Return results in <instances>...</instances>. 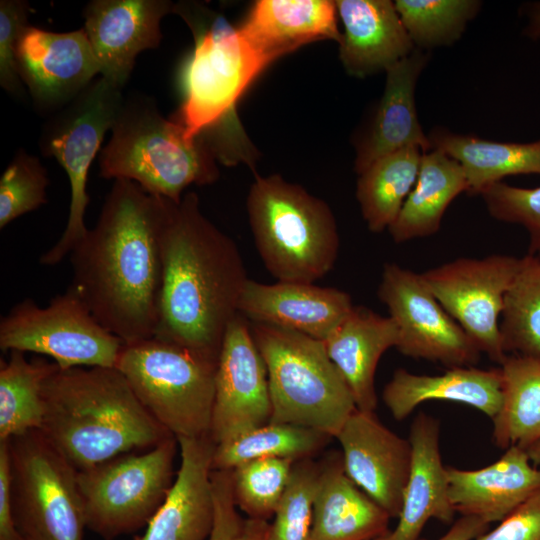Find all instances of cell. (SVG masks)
<instances>
[{
	"label": "cell",
	"instance_id": "6da1fadb",
	"mask_svg": "<svg viewBox=\"0 0 540 540\" xmlns=\"http://www.w3.org/2000/svg\"><path fill=\"white\" fill-rule=\"evenodd\" d=\"M173 201L116 179L98 221L69 254L70 287L124 345L154 336L162 283L161 235Z\"/></svg>",
	"mask_w": 540,
	"mask_h": 540
},
{
	"label": "cell",
	"instance_id": "7a4b0ae2",
	"mask_svg": "<svg viewBox=\"0 0 540 540\" xmlns=\"http://www.w3.org/2000/svg\"><path fill=\"white\" fill-rule=\"evenodd\" d=\"M161 257L153 337L218 361L249 278L238 246L202 213L195 192L171 203L161 235Z\"/></svg>",
	"mask_w": 540,
	"mask_h": 540
},
{
	"label": "cell",
	"instance_id": "3957f363",
	"mask_svg": "<svg viewBox=\"0 0 540 540\" xmlns=\"http://www.w3.org/2000/svg\"><path fill=\"white\" fill-rule=\"evenodd\" d=\"M187 24L193 50L181 71L183 100L172 117L188 140H202L225 166L246 164L255 172L258 151L238 117L237 104L273 63L221 13L196 1L174 3Z\"/></svg>",
	"mask_w": 540,
	"mask_h": 540
},
{
	"label": "cell",
	"instance_id": "277c9868",
	"mask_svg": "<svg viewBox=\"0 0 540 540\" xmlns=\"http://www.w3.org/2000/svg\"><path fill=\"white\" fill-rule=\"evenodd\" d=\"M40 431L77 470L174 437L116 367L58 368L42 388Z\"/></svg>",
	"mask_w": 540,
	"mask_h": 540
},
{
	"label": "cell",
	"instance_id": "5b68a950",
	"mask_svg": "<svg viewBox=\"0 0 540 540\" xmlns=\"http://www.w3.org/2000/svg\"><path fill=\"white\" fill-rule=\"evenodd\" d=\"M217 162L202 140H188L180 124L164 118L155 100L143 95L124 99L99 154L101 177L130 180L175 203L190 185L214 183Z\"/></svg>",
	"mask_w": 540,
	"mask_h": 540
},
{
	"label": "cell",
	"instance_id": "8992f818",
	"mask_svg": "<svg viewBox=\"0 0 540 540\" xmlns=\"http://www.w3.org/2000/svg\"><path fill=\"white\" fill-rule=\"evenodd\" d=\"M246 208L258 253L278 281L314 283L333 268L340 238L325 201L279 174H255Z\"/></svg>",
	"mask_w": 540,
	"mask_h": 540
},
{
	"label": "cell",
	"instance_id": "52a82bcc",
	"mask_svg": "<svg viewBox=\"0 0 540 540\" xmlns=\"http://www.w3.org/2000/svg\"><path fill=\"white\" fill-rule=\"evenodd\" d=\"M250 326L267 369L270 422L303 426L336 437L357 408L324 342L270 324L250 322Z\"/></svg>",
	"mask_w": 540,
	"mask_h": 540
},
{
	"label": "cell",
	"instance_id": "ba28073f",
	"mask_svg": "<svg viewBox=\"0 0 540 540\" xmlns=\"http://www.w3.org/2000/svg\"><path fill=\"white\" fill-rule=\"evenodd\" d=\"M115 367L176 439L210 436L216 360L152 337L124 345Z\"/></svg>",
	"mask_w": 540,
	"mask_h": 540
},
{
	"label": "cell",
	"instance_id": "9c48e42d",
	"mask_svg": "<svg viewBox=\"0 0 540 540\" xmlns=\"http://www.w3.org/2000/svg\"><path fill=\"white\" fill-rule=\"evenodd\" d=\"M7 441L12 516L23 540H84L78 471L40 430Z\"/></svg>",
	"mask_w": 540,
	"mask_h": 540
},
{
	"label": "cell",
	"instance_id": "30bf717a",
	"mask_svg": "<svg viewBox=\"0 0 540 540\" xmlns=\"http://www.w3.org/2000/svg\"><path fill=\"white\" fill-rule=\"evenodd\" d=\"M122 89L103 77L94 80L44 125L40 138L43 155L54 157L70 184L67 224L58 241L39 259L45 266L62 262L87 234L89 168L124 102Z\"/></svg>",
	"mask_w": 540,
	"mask_h": 540
},
{
	"label": "cell",
	"instance_id": "8fae6325",
	"mask_svg": "<svg viewBox=\"0 0 540 540\" xmlns=\"http://www.w3.org/2000/svg\"><path fill=\"white\" fill-rule=\"evenodd\" d=\"M177 439L78 471L86 528L114 540L147 526L174 483Z\"/></svg>",
	"mask_w": 540,
	"mask_h": 540
},
{
	"label": "cell",
	"instance_id": "7c38bea8",
	"mask_svg": "<svg viewBox=\"0 0 540 540\" xmlns=\"http://www.w3.org/2000/svg\"><path fill=\"white\" fill-rule=\"evenodd\" d=\"M123 346L70 286L46 307L22 300L0 321L2 351L46 355L60 369L115 367Z\"/></svg>",
	"mask_w": 540,
	"mask_h": 540
},
{
	"label": "cell",
	"instance_id": "4fadbf2b",
	"mask_svg": "<svg viewBox=\"0 0 540 540\" xmlns=\"http://www.w3.org/2000/svg\"><path fill=\"white\" fill-rule=\"evenodd\" d=\"M520 267V258L492 254L458 258L422 273V278L447 313L481 353L501 364L500 319L505 296Z\"/></svg>",
	"mask_w": 540,
	"mask_h": 540
},
{
	"label": "cell",
	"instance_id": "5bb4252c",
	"mask_svg": "<svg viewBox=\"0 0 540 540\" xmlns=\"http://www.w3.org/2000/svg\"><path fill=\"white\" fill-rule=\"evenodd\" d=\"M377 294L398 328L395 348L401 354L450 368L479 360L481 352L475 343L442 307L421 274L386 263Z\"/></svg>",
	"mask_w": 540,
	"mask_h": 540
},
{
	"label": "cell",
	"instance_id": "9a60e30c",
	"mask_svg": "<svg viewBox=\"0 0 540 540\" xmlns=\"http://www.w3.org/2000/svg\"><path fill=\"white\" fill-rule=\"evenodd\" d=\"M272 405L265 362L254 341L250 321L238 313L221 345L211 416L215 445L270 422Z\"/></svg>",
	"mask_w": 540,
	"mask_h": 540
},
{
	"label": "cell",
	"instance_id": "2e32d148",
	"mask_svg": "<svg viewBox=\"0 0 540 540\" xmlns=\"http://www.w3.org/2000/svg\"><path fill=\"white\" fill-rule=\"evenodd\" d=\"M16 61L23 84L42 111H59L100 74L84 28L58 33L29 24L18 40Z\"/></svg>",
	"mask_w": 540,
	"mask_h": 540
},
{
	"label": "cell",
	"instance_id": "e0dca14e",
	"mask_svg": "<svg viewBox=\"0 0 540 540\" xmlns=\"http://www.w3.org/2000/svg\"><path fill=\"white\" fill-rule=\"evenodd\" d=\"M335 438L348 477L391 518H398L411 467L409 439L388 429L374 412L358 409Z\"/></svg>",
	"mask_w": 540,
	"mask_h": 540
},
{
	"label": "cell",
	"instance_id": "ac0fdd59",
	"mask_svg": "<svg viewBox=\"0 0 540 540\" xmlns=\"http://www.w3.org/2000/svg\"><path fill=\"white\" fill-rule=\"evenodd\" d=\"M168 0H93L84 8V30L100 68V77L122 89L137 55L158 47L160 23L172 13Z\"/></svg>",
	"mask_w": 540,
	"mask_h": 540
},
{
	"label": "cell",
	"instance_id": "d6986e66",
	"mask_svg": "<svg viewBox=\"0 0 540 540\" xmlns=\"http://www.w3.org/2000/svg\"><path fill=\"white\" fill-rule=\"evenodd\" d=\"M353 307L351 296L337 288L248 279L238 312L250 322L287 328L324 341Z\"/></svg>",
	"mask_w": 540,
	"mask_h": 540
},
{
	"label": "cell",
	"instance_id": "ffe728a7",
	"mask_svg": "<svg viewBox=\"0 0 540 540\" xmlns=\"http://www.w3.org/2000/svg\"><path fill=\"white\" fill-rule=\"evenodd\" d=\"M180 467L164 503L135 540H208L214 525L211 487L215 443L179 438Z\"/></svg>",
	"mask_w": 540,
	"mask_h": 540
},
{
	"label": "cell",
	"instance_id": "44dd1931",
	"mask_svg": "<svg viewBox=\"0 0 540 540\" xmlns=\"http://www.w3.org/2000/svg\"><path fill=\"white\" fill-rule=\"evenodd\" d=\"M429 60L416 48L386 71L383 95L367 132L356 145L354 169L359 175L377 159L397 150L416 146L423 152L431 143L418 119L415 88Z\"/></svg>",
	"mask_w": 540,
	"mask_h": 540
},
{
	"label": "cell",
	"instance_id": "7402d4cb",
	"mask_svg": "<svg viewBox=\"0 0 540 540\" xmlns=\"http://www.w3.org/2000/svg\"><path fill=\"white\" fill-rule=\"evenodd\" d=\"M344 31L339 58L345 71L364 78L409 56L416 48L390 0H337Z\"/></svg>",
	"mask_w": 540,
	"mask_h": 540
},
{
	"label": "cell",
	"instance_id": "603a6c76",
	"mask_svg": "<svg viewBox=\"0 0 540 540\" xmlns=\"http://www.w3.org/2000/svg\"><path fill=\"white\" fill-rule=\"evenodd\" d=\"M531 463L525 449L511 446L497 461L480 469L447 467L455 512L489 524L502 521L540 489V469Z\"/></svg>",
	"mask_w": 540,
	"mask_h": 540
},
{
	"label": "cell",
	"instance_id": "cb8c5ba5",
	"mask_svg": "<svg viewBox=\"0 0 540 540\" xmlns=\"http://www.w3.org/2000/svg\"><path fill=\"white\" fill-rule=\"evenodd\" d=\"M411 467L398 523L389 540H417L431 518L452 522L455 510L449 499L447 467L440 453V422L419 412L410 428Z\"/></svg>",
	"mask_w": 540,
	"mask_h": 540
},
{
	"label": "cell",
	"instance_id": "d4e9b609",
	"mask_svg": "<svg viewBox=\"0 0 540 540\" xmlns=\"http://www.w3.org/2000/svg\"><path fill=\"white\" fill-rule=\"evenodd\" d=\"M338 12L332 0H258L239 29L248 42L272 62L303 45L334 40Z\"/></svg>",
	"mask_w": 540,
	"mask_h": 540
},
{
	"label": "cell",
	"instance_id": "484cf974",
	"mask_svg": "<svg viewBox=\"0 0 540 540\" xmlns=\"http://www.w3.org/2000/svg\"><path fill=\"white\" fill-rule=\"evenodd\" d=\"M398 328L390 317L354 306L323 341L327 353L345 379L356 408L374 412L378 398L375 374L381 356L398 343Z\"/></svg>",
	"mask_w": 540,
	"mask_h": 540
},
{
	"label": "cell",
	"instance_id": "4316f807",
	"mask_svg": "<svg viewBox=\"0 0 540 540\" xmlns=\"http://www.w3.org/2000/svg\"><path fill=\"white\" fill-rule=\"evenodd\" d=\"M391 517L346 474L333 453L320 472L310 540H373L390 533Z\"/></svg>",
	"mask_w": 540,
	"mask_h": 540
},
{
	"label": "cell",
	"instance_id": "83f0119b",
	"mask_svg": "<svg viewBox=\"0 0 540 540\" xmlns=\"http://www.w3.org/2000/svg\"><path fill=\"white\" fill-rule=\"evenodd\" d=\"M382 400L396 420L408 417L423 402L444 400L473 407L491 419L502 403L500 368L452 367L439 375L399 368L382 391Z\"/></svg>",
	"mask_w": 540,
	"mask_h": 540
},
{
	"label": "cell",
	"instance_id": "f1b7e54d",
	"mask_svg": "<svg viewBox=\"0 0 540 540\" xmlns=\"http://www.w3.org/2000/svg\"><path fill=\"white\" fill-rule=\"evenodd\" d=\"M468 182L462 166L444 152H424L417 180L397 218L388 228L396 243L425 238L437 233L450 203Z\"/></svg>",
	"mask_w": 540,
	"mask_h": 540
},
{
	"label": "cell",
	"instance_id": "f546056e",
	"mask_svg": "<svg viewBox=\"0 0 540 540\" xmlns=\"http://www.w3.org/2000/svg\"><path fill=\"white\" fill-rule=\"evenodd\" d=\"M431 148L456 160L468 182L467 193L480 195L510 175L540 174V140L529 143L498 142L454 133L442 127L428 135Z\"/></svg>",
	"mask_w": 540,
	"mask_h": 540
},
{
	"label": "cell",
	"instance_id": "4dcf8cb0",
	"mask_svg": "<svg viewBox=\"0 0 540 540\" xmlns=\"http://www.w3.org/2000/svg\"><path fill=\"white\" fill-rule=\"evenodd\" d=\"M502 403L492 418V439L502 449L540 441V359L507 355L500 364Z\"/></svg>",
	"mask_w": 540,
	"mask_h": 540
},
{
	"label": "cell",
	"instance_id": "1f68e13d",
	"mask_svg": "<svg viewBox=\"0 0 540 540\" xmlns=\"http://www.w3.org/2000/svg\"><path fill=\"white\" fill-rule=\"evenodd\" d=\"M424 152L416 146L385 155L359 174L356 198L371 232L392 225L418 177Z\"/></svg>",
	"mask_w": 540,
	"mask_h": 540
},
{
	"label": "cell",
	"instance_id": "d6a6232c",
	"mask_svg": "<svg viewBox=\"0 0 540 540\" xmlns=\"http://www.w3.org/2000/svg\"><path fill=\"white\" fill-rule=\"evenodd\" d=\"M55 362L25 353L9 352L0 364V441L30 430H39L43 418L42 388L45 380L58 369Z\"/></svg>",
	"mask_w": 540,
	"mask_h": 540
},
{
	"label": "cell",
	"instance_id": "836d02e7",
	"mask_svg": "<svg viewBox=\"0 0 540 540\" xmlns=\"http://www.w3.org/2000/svg\"><path fill=\"white\" fill-rule=\"evenodd\" d=\"M331 438L311 428L269 422L231 441L215 445L212 469L232 470L261 458L309 459Z\"/></svg>",
	"mask_w": 540,
	"mask_h": 540
},
{
	"label": "cell",
	"instance_id": "e575fe53",
	"mask_svg": "<svg viewBox=\"0 0 540 540\" xmlns=\"http://www.w3.org/2000/svg\"><path fill=\"white\" fill-rule=\"evenodd\" d=\"M504 352L540 359V257L526 254L505 296L500 320Z\"/></svg>",
	"mask_w": 540,
	"mask_h": 540
},
{
	"label": "cell",
	"instance_id": "d590c367",
	"mask_svg": "<svg viewBox=\"0 0 540 540\" xmlns=\"http://www.w3.org/2000/svg\"><path fill=\"white\" fill-rule=\"evenodd\" d=\"M396 10L415 48L451 45L480 10L477 0H396Z\"/></svg>",
	"mask_w": 540,
	"mask_h": 540
},
{
	"label": "cell",
	"instance_id": "8d00e7d4",
	"mask_svg": "<svg viewBox=\"0 0 540 540\" xmlns=\"http://www.w3.org/2000/svg\"><path fill=\"white\" fill-rule=\"evenodd\" d=\"M295 462L291 459L261 458L232 469L236 506L248 518L268 521L274 516Z\"/></svg>",
	"mask_w": 540,
	"mask_h": 540
},
{
	"label": "cell",
	"instance_id": "74e56055",
	"mask_svg": "<svg viewBox=\"0 0 540 540\" xmlns=\"http://www.w3.org/2000/svg\"><path fill=\"white\" fill-rule=\"evenodd\" d=\"M320 465L310 458L294 463L270 523L268 540H310Z\"/></svg>",
	"mask_w": 540,
	"mask_h": 540
},
{
	"label": "cell",
	"instance_id": "f35d334b",
	"mask_svg": "<svg viewBox=\"0 0 540 540\" xmlns=\"http://www.w3.org/2000/svg\"><path fill=\"white\" fill-rule=\"evenodd\" d=\"M48 183L39 158L20 149L0 178V228L46 204Z\"/></svg>",
	"mask_w": 540,
	"mask_h": 540
},
{
	"label": "cell",
	"instance_id": "ab89813d",
	"mask_svg": "<svg viewBox=\"0 0 540 540\" xmlns=\"http://www.w3.org/2000/svg\"><path fill=\"white\" fill-rule=\"evenodd\" d=\"M496 220L521 225L528 233V254L540 257V186L523 188L503 181L480 194Z\"/></svg>",
	"mask_w": 540,
	"mask_h": 540
},
{
	"label": "cell",
	"instance_id": "60d3db41",
	"mask_svg": "<svg viewBox=\"0 0 540 540\" xmlns=\"http://www.w3.org/2000/svg\"><path fill=\"white\" fill-rule=\"evenodd\" d=\"M23 0L0 1V85L11 95L21 98L25 94L16 61L18 40L29 25L31 13Z\"/></svg>",
	"mask_w": 540,
	"mask_h": 540
},
{
	"label": "cell",
	"instance_id": "b9f144b4",
	"mask_svg": "<svg viewBox=\"0 0 540 540\" xmlns=\"http://www.w3.org/2000/svg\"><path fill=\"white\" fill-rule=\"evenodd\" d=\"M211 487L214 502V525L208 540H233L241 530L244 520L237 512L233 498L231 471H212Z\"/></svg>",
	"mask_w": 540,
	"mask_h": 540
},
{
	"label": "cell",
	"instance_id": "7bdbcfd3",
	"mask_svg": "<svg viewBox=\"0 0 540 540\" xmlns=\"http://www.w3.org/2000/svg\"><path fill=\"white\" fill-rule=\"evenodd\" d=\"M475 540H540V489L495 529Z\"/></svg>",
	"mask_w": 540,
	"mask_h": 540
},
{
	"label": "cell",
	"instance_id": "ee69618b",
	"mask_svg": "<svg viewBox=\"0 0 540 540\" xmlns=\"http://www.w3.org/2000/svg\"><path fill=\"white\" fill-rule=\"evenodd\" d=\"M0 540H23L18 533L11 501V474L7 441H0Z\"/></svg>",
	"mask_w": 540,
	"mask_h": 540
},
{
	"label": "cell",
	"instance_id": "f6af8a7d",
	"mask_svg": "<svg viewBox=\"0 0 540 540\" xmlns=\"http://www.w3.org/2000/svg\"><path fill=\"white\" fill-rule=\"evenodd\" d=\"M489 527V523L474 516H461L452 527L437 540H475L484 534ZM417 540H428L418 538Z\"/></svg>",
	"mask_w": 540,
	"mask_h": 540
},
{
	"label": "cell",
	"instance_id": "bcb514c9",
	"mask_svg": "<svg viewBox=\"0 0 540 540\" xmlns=\"http://www.w3.org/2000/svg\"><path fill=\"white\" fill-rule=\"evenodd\" d=\"M270 523L266 520L248 518L233 540H268Z\"/></svg>",
	"mask_w": 540,
	"mask_h": 540
},
{
	"label": "cell",
	"instance_id": "7dc6e473",
	"mask_svg": "<svg viewBox=\"0 0 540 540\" xmlns=\"http://www.w3.org/2000/svg\"><path fill=\"white\" fill-rule=\"evenodd\" d=\"M524 31L527 37L540 39V2L530 5L528 10V24Z\"/></svg>",
	"mask_w": 540,
	"mask_h": 540
},
{
	"label": "cell",
	"instance_id": "c3c4849f",
	"mask_svg": "<svg viewBox=\"0 0 540 540\" xmlns=\"http://www.w3.org/2000/svg\"><path fill=\"white\" fill-rule=\"evenodd\" d=\"M525 451L533 465H540V441L530 445Z\"/></svg>",
	"mask_w": 540,
	"mask_h": 540
},
{
	"label": "cell",
	"instance_id": "681fc988",
	"mask_svg": "<svg viewBox=\"0 0 540 540\" xmlns=\"http://www.w3.org/2000/svg\"><path fill=\"white\" fill-rule=\"evenodd\" d=\"M389 535H390V533H388V534H386L384 536L378 537L376 539H373V540H389Z\"/></svg>",
	"mask_w": 540,
	"mask_h": 540
}]
</instances>
